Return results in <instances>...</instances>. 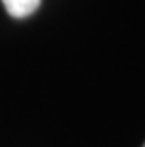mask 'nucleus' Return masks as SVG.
<instances>
[{"label": "nucleus", "instance_id": "obj_2", "mask_svg": "<svg viewBox=\"0 0 145 147\" xmlns=\"http://www.w3.org/2000/svg\"><path fill=\"white\" fill-rule=\"evenodd\" d=\"M143 147H145V145H143Z\"/></svg>", "mask_w": 145, "mask_h": 147}, {"label": "nucleus", "instance_id": "obj_1", "mask_svg": "<svg viewBox=\"0 0 145 147\" xmlns=\"http://www.w3.org/2000/svg\"><path fill=\"white\" fill-rule=\"evenodd\" d=\"M40 2L42 0H2L7 14L16 18V20H23V18L32 16L40 7Z\"/></svg>", "mask_w": 145, "mask_h": 147}]
</instances>
